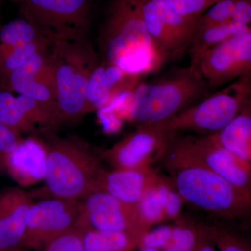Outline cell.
<instances>
[{
	"instance_id": "6da1fadb",
	"label": "cell",
	"mask_w": 251,
	"mask_h": 251,
	"mask_svg": "<svg viewBox=\"0 0 251 251\" xmlns=\"http://www.w3.org/2000/svg\"><path fill=\"white\" fill-rule=\"evenodd\" d=\"M98 46L100 61L142 77L158 72L163 66L136 0H110Z\"/></svg>"
},
{
	"instance_id": "7a4b0ae2",
	"label": "cell",
	"mask_w": 251,
	"mask_h": 251,
	"mask_svg": "<svg viewBox=\"0 0 251 251\" xmlns=\"http://www.w3.org/2000/svg\"><path fill=\"white\" fill-rule=\"evenodd\" d=\"M39 135L46 150V187L54 198L82 201L100 191L107 169L100 150L76 135L59 136L55 130Z\"/></svg>"
},
{
	"instance_id": "3957f363",
	"label": "cell",
	"mask_w": 251,
	"mask_h": 251,
	"mask_svg": "<svg viewBox=\"0 0 251 251\" xmlns=\"http://www.w3.org/2000/svg\"><path fill=\"white\" fill-rule=\"evenodd\" d=\"M184 204L208 219L251 231V196L215 173L196 166L167 171Z\"/></svg>"
},
{
	"instance_id": "277c9868",
	"label": "cell",
	"mask_w": 251,
	"mask_h": 251,
	"mask_svg": "<svg viewBox=\"0 0 251 251\" xmlns=\"http://www.w3.org/2000/svg\"><path fill=\"white\" fill-rule=\"evenodd\" d=\"M205 81L191 64L132 91L124 120L138 126L169 120L211 94Z\"/></svg>"
},
{
	"instance_id": "5b68a950",
	"label": "cell",
	"mask_w": 251,
	"mask_h": 251,
	"mask_svg": "<svg viewBox=\"0 0 251 251\" xmlns=\"http://www.w3.org/2000/svg\"><path fill=\"white\" fill-rule=\"evenodd\" d=\"M57 89V103L62 124L77 122L85 115L89 81L100 62L88 38L62 40L51 46Z\"/></svg>"
},
{
	"instance_id": "8992f818",
	"label": "cell",
	"mask_w": 251,
	"mask_h": 251,
	"mask_svg": "<svg viewBox=\"0 0 251 251\" xmlns=\"http://www.w3.org/2000/svg\"><path fill=\"white\" fill-rule=\"evenodd\" d=\"M160 163L168 171L196 166L219 175L251 196V164L211 136L175 133L166 144Z\"/></svg>"
},
{
	"instance_id": "52a82bcc",
	"label": "cell",
	"mask_w": 251,
	"mask_h": 251,
	"mask_svg": "<svg viewBox=\"0 0 251 251\" xmlns=\"http://www.w3.org/2000/svg\"><path fill=\"white\" fill-rule=\"evenodd\" d=\"M251 105V75L229 84L166 121L159 122L172 134L211 136L224 129Z\"/></svg>"
},
{
	"instance_id": "ba28073f",
	"label": "cell",
	"mask_w": 251,
	"mask_h": 251,
	"mask_svg": "<svg viewBox=\"0 0 251 251\" xmlns=\"http://www.w3.org/2000/svg\"><path fill=\"white\" fill-rule=\"evenodd\" d=\"M22 17L51 43L88 38L92 0H23Z\"/></svg>"
},
{
	"instance_id": "9c48e42d",
	"label": "cell",
	"mask_w": 251,
	"mask_h": 251,
	"mask_svg": "<svg viewBox=\"0 0 251 251\" xmlns=\"http://www.w3.org/2000/svg\"><path fill=\"white\" fill-rule=\"evenodd\" d=\"M149 35L163 65L188 53L198 19L175 12L163 0H136Z\"/></svg>"
},
{
	"instance_id": "30bf717a",
	"label": "cell",
	"mask_w": 251,
	"mask_h": 251,
	"mask_svg": "<svg viewBox=\"0 0 251 251\" xmlns=\"http://www.w3.org/2000/svg\"><path fill=\"white\" fill-rule=\"evenodd\" d=\"M190 64L205 81L211 92L251 75V29L191 56Z\"/></svg>"
},
{
	"instance_id": "8fae6325",
	"label": "cell",
	"mask_w": 251,
	"mask_h": 251,
	"mask_svg": "<svg viewBox=\"0 0 251 251\" xmlns=\"http://www.w3.org/2000/svg\"><path fill=\"white\" fill-rule=\"evenodd\" d=\"M174 134L167 131L160 123L138 126L106 150H100V156L112 169H139L159 162L166 144Z\"/></svg>"
},
{
	"instance_id": "7c38bea8",
	"label": "cell",
	"mask_w": 251,
	"mask_h": 251,
	"mask_svg": "<svg viewBox=\"0 0 251 251\" xmlns=\"http://www.w3.org/2000/svg\"><path fill=\"white\" fill-rule=\"evenodd\" d=\"M81 201L53 198L34 202L28 211L21 247L42 251L76 223Z\"/></svg>"
},
{
	"instance_id": "4fadbf2b",
	"label": "cell",
	"mask_w": 251,
	"mask_h": 251,
	"mask_svg": "<svg viewBox=\"0 0 251 251\" xmlns=\"http://www.w3.org/2000/svg\"><path fill=\"white\" fill-rule=\"evenodd\" d=\"M80 214L90 229L140 234L151 229L143 222L136 204L123 202L103 191L81 201Z\"/></svg>"
},
{
	"instance_id": "5bb4252c",
	"label": "cell",
	"mask_w": 251,
	"mask_h": 251,
	"mask_svg": "<svg viewBox=\"0 0 251 251\" xmlns=\"http://www.w3.org/2000/svg\"><path fill=\"white\" fill-rule=\"evenodd\" d=\"M52 46V44H51ZM51 46L13 72L0 87L45 103H57Z\"/></svg>"
},
{
	"instance_id": "9a60e30c",
	"label": "cell",
	"mask_w": 251,
	"mask_h": 251,
	"mask_svg": "<svg viewBox=\"0 0 251 251\" xmlns=\"http://www.w3.org/2000/svg\"><path fill=\"white\" fill-rule=\"evenodd\" d=\"M142 77L115 64L100 61L89 81L86 94L87 114L108 107L122 94L132 92Z\"/></svg>"
},
{
	"instance_id": "2e32d148",
	"label": "cell",
	"mask_w": 251,
	"mask_h": 251,
	"mask_svg": "<svg viewBox=\"0 0 251 251\" xmlns=\"http://www.w3.org/2000/svg\"><path fill=\"white\" fill-rule=\"evenodd\" d=\"M32 196L20 187L0 191V251L21 247Z\"/></svg>"
},
{
	"instance_id": "e0dca14e",
	"label": "cell",
	"mask_w": 251,
	"mask_h": 251,
	"mask_svg": "<svg viewBox=\"0 0 251 251\" xmlns=\"http://www.w3.org/2000/svg\"><path fill=\"white\" fill-rule=\"evenodd\" d=\"M168 177L160 174L153 166L139 169L106 170L100 181V191L123 202L137 204L149 190L164 182Z\"/></svg>"
},
{
	"instance_id": "ac0fdd59",
	"label": "cell",
	"mask_w": 251,
	"mask_h": 251,
	"mask_svg": "<svg viewBox=\"0 0 251 251\" xmlns=\"http://www.w3.org/2000/svg\"><path fill=\"white\" fill-rule=\"evenodd\" d=\"M5 169L23 187L45 181L46 150L41 138L36 135L23 138L16 150L6 157Z\"/></svg>"
},
{
	"instance_id": "d6986e66",
	"label": "cell",
	"mask_w": 251,
	"mask_h": 251,
	"mask_svg": "<svg viewBox=\"0 0 251 251\" xmlns=\"http://www.w3.org/2000/svg\"><path fill=\"white\" fill-rule=\"evenodd\" d=\"M183 204L168 176L164 182L149 190L136 205L143 222L151 228L160 223L177 219L182 214Z\"/></svg>"
},
{
	"instance_id": "ffe728a7",
	"label": "cell",
	"mask_w": 251,
	"mask_h": 251,
	"mask_svg": "<svg viewBox=\"0 0 251 251\" xmlns=\"http://www.w3.org/2000/svg\"><path fill=\"white\" fill-rule=\"evenodd\" d=\"M211 137L251 164V105L244 109L224 129Z\"/></svg>"
},
{
	"instance_id": "44dd1931",
	"label": "cell",
	"mask_w": 251,
	"mask_h": 251,
	"mask_svg": "<svg viewBox=\"0 0 251 251\" xmlns=\"http://www.w3.org/2000/svg\"><path fill=\"white\" fill-rule=\"evenodd\" d=\"M145 234L89 229L84 235V251H135Z\"/></svg>"
},
{
	"instance_id": "7402d4cb",
	"label": "cell",
	"mask_w": 251,
	"mask_h": 251,
	"mask_svg": "<svg viewBox=\"0 0 251 251\" xmlns=\"http://www.w3.org/2000/svg\"><path fill=\"white\" fill-rule=\"evenodd\" d=\"M233 21L251 27V0H219L198 19V27Z\"/></svg>"
},
{
	"instance_id": "603a6c76",
	"label": "cell",
	"mask_w": 251,
	"mask_h": 251,
	"mask_svg": "<svg viewBox=\"0 0 251 251\" xmlns=\"http://www.w3.org/2000/svg\"><path fill=\"white\" fill-rule=\"evenodd\" d=\"M203 217L218 251H251V231Z\"/></svg>"
},
{
	"instance_id": "cb8c5ba5",
	"label": "cell",
	"mask_w": 251,
	"mask_h": 251,
	"mask_svg": "<svg viewBox=\"0 0 251 251\" xmlns=\"http://www.w3.org/2000/svg\"><path fill=\"white\" fill-rule=\"evenodd\" d=\"M250 29L249 26L233 21L198 28L188 54L191 57L201 53L232 36Z\"/></svg>"
},
{
	"instance_id": "d4e9b609",
	"label": "cell",
	"mask_w": 251,
	"mask_h": 251,
	"mask_svg": "<svg viewBox=\"0 0 251 251\" xmlns=\"http://www.w3.org/2000/svg\"><path fill=\"white\" fill-rule=\"evenodd\" d=\"M174 221L171 243L163 251H193L202 231V218L181 214Z\"/></svg>"
},
{
	"instance_id": "484cf974",
	"label": "cell",
	"mask_w": 251,
	"mask_h": 251,
	"mask_svg": "<svg viewBox=\"0 0 251 251\" xmlns=\"http://www.w3.org/2000/svg\"><path fill=\"white\" fill-rule=\"evenodd\" d=\"M51 44L48 39H43L27 45L5 50L0 54V85L13 72L23 67L36 54L49 49Z\"/></svg>"
},
{
	"instance_id": "4316f807",
	"label": "cell",
	"mask_w": 251,
	"mask_h": 251,
	"mask_svg": "<svg viewBox=\"0 0 251 251\" xmlns=\"http://www.w3.org/2000/svg\"><path fill=\"white\" fill-rule=\"evenodd\" d=\"M0 122L21 134H40V130L31 125L25 116L17 97L12 92L2 88L0 90Z\"/></svg>"
},
{
	"instance_id": "83f0119b",
	"label": "cell",
	"mask_w": 251,
	"mask_h": 251,
	"mask_svg": "<svg viewBox=\"0 0 251 251\" xmlns=\"http://www.w3.org/2000/svg\"><path fill=\"white\" fill-rule=\"evenodd\" d=\"M43 39L46 38L37 27L23 17L13 20L0 27V47L4 49L27 45Z\"/></svg>"
},
{
	"instance_id": "f1b7e54d",
	"label": "cell",
	"mask_w": 251,
	"mask_h": 251,
	"mask_svg": "<svg viewBox=\"0 0 251 251\" xmlns=\"http://www.w3.org/2000/svg\"><path fill=\"white\" fill-rule=\"evenodd\" d=\"M87 229L77 224L49 243L42 251H84V235Z\"/></svg>"
},
{
	"instance_id": "f546056e",
	"label": "cell",
	"mask_w": 251,
	"mask_h": 251,
	"mask_svg": "<svg viewBox=\"0 0 251 251\" xmlns=\"http://www.w3.org/2000/svg\"><path fill=\"white\" fill-rule=\"evenodd\" d=\"M175 12L185 17L199 18L219 0H163Z\"/></svg>"
},
{
	"instance_id": "4dcf8cb0",
	"label": "cell",
	"mask_w": 251,
	"mask_h": 251,
	"mask_svg": "<svg viewBox=\"0 0 251 251\" xmlns=\"http://www.w3.org/2000/svg\"><path fill=\"white\" fill-rule=\"evenodd\" d=\"M172 235L173 226H163L156 229H151L144 236L140 249L151 248L165 251L171 243Z\"/></svg>"
},
{
	"instance_id": "1f68e13d",
	"label": "cell",
	"mask_w": 251,
	"mask_h": 251,
	"mask_svg": "<svg viewBox=\"0 0 251 251\" xmlns=\"http://www.w3.org/2000/svg\"><path fill=\"white\" fill-rule=\"evenodd\" d=\"M22 134L0 122V160L5 169L6 157L17 148Z\"/></svg>"
},
{
	"instance_id": "d6a6232c",
	"label": "cell",
	"mask_w": 251,
	"mask_h": 251,
	"mask_svg": "<svg viewBox=\"0 0 251 251\" xmlns=\"http://www.w3.org/2000/svg\"><path fill=\"white\" fill-rule=\"evenodd\" d=\"M193 251H218L214 241L211 239L205 220L202 218V228L197 245Z\"/></svg>"
},
{
	"instance_id": "836d02e7",
	"label": "cell",
	"mask_w": 251,
	"mask_h": 251,
	"mask_svg": "<svg viewBox=\"0 0 251 251\" xmlns=\"http://www.w3.org/2000/svg\"><path fill=\"white\" fill-rule=\"evenodd\" d=\"M140 250V251H162L158 249H151V248H142Z\"/></svg>"
},
{
	"instance_id": "e575fe53",
	"label": "cell",
	"mask_w": 251,
	"mask_h": 251,
	"mask_svg": "<svg viewBox=\"0 0 251 251\" xmlns=\"http://www.w3.org/2000/svg\"><path fill=\"white\" fill-rule=\"evenodd\" d=\"M13 1V2L19 3V4H21V3L22 2L23 0H0V1Z\"/></svg>"
},
{
	"instance_id": "d590c367",
	"label": "cell",
	"mask_w": 251,
	"mask_h": 251,
	"mask_svg": "<svg viewBox=\"0 0 251 251\" xmlns=\"http://www.w3.org/2000/svg\"><path fill=\"white\" fill-rule=\"evenodd\" d=\"M9 251H28L27 249H25V248H18V249H13Z\"/></svg>"
},
{
	"instance_id": "8d00e7d4",
	"label": "cell",
	"mask_w": 251,
	"mask_h": 251,
	"mask_svg": "<svg viewBox=\"0 0 251 251\" xmlns=\"http://www.w3.org/2000/svg\"><path fill=\"white\" fill-rule=\"evenodd\" d=\"M0 164H1V163H0Z\"/></svg>"
}]
</instances>
